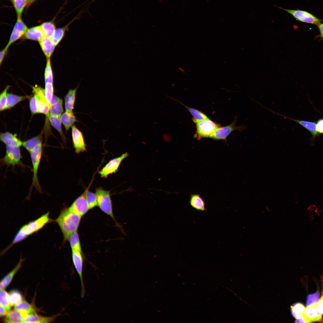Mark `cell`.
Instances as JSON below:
<instances>
[{"label":"cell","instance_id":"obj_49","mask_svg":"<svg viewBox=\"0 0 323 323\" xmlns=\"http://www.w3.org/2000/svg\"><path fill=\"white\" fill-rule=\"evenodd\" d=\"M7 49L5 47L0 52V64L1 65Z\"/></svg>","mask_w":323,"mask_h":323},{"label":"cell","instance_id":"obj_47","mask_svg":"<svg viewBox=\"0 0 323 323\" xmlns=\"http://www.w3.org/2000/svg\"><path fill=\"white\" fill-rule=\"evenodd\" d=\"M317 307L320 313L323 315V294L317 303Z\"/></svg>","mask_w":323,"mask_h":323},{"label":"cell","instance_id":"obj_28","mask_svg":"<svg viewBox=\"0 0 323 323\" xmlns=\"http://www.w3.org/2000/svg\"><path fill=\"white\" fill-rule=\"evenodd\" d=\"M168 97L180 103L182 105L185 106L188 110L193 116L192 118L193 121H201L205 119L209 118H208L204 113L201 112L194 108L190 107L183 104L182 103L176 100L173 98L167 96Z\"/></svg>","mask_w":323,"mask_h":323},{"label":"cell","instance_id":"obj_12","mask_svg":"<svg viewBox=\"0 0 323 323\" xmlns=\"http://www.w3.org/2000/svg\"><path fill=\"white\" fill-rule=\"evenodd\" d=\"M28 29L22 18H18L12 31L9 40L5 47L8 49L13 42L24 35Z\"/></svg>","mask_w":323,"mask_h":323},{"label":"cell","instance_id":"obj_37","mask_svg":"<svg viewBox=\"0 0 323 323\" xmlns=\"http://www.w3.org/2000/svg\"><path fill=\"white\" fill-rule=\"evenodd\" d=\"M88 190L86 194V198L89 210L98 206V204L96 194L88 191Z\"/></svg>","mask_w":323,"mask_h":323},{"label":"cell","instance_id":"obj_50","mask_svg":"<svg viewBox=\"0 0 323 323\" xmlns=\"http://www.w3.org/2000/svg\"><path fill=\"white\" fill-rule=\"evenodd\" d=\"M8 312L2 306L0 305V316L1 317L6 316Z\"/></svg>","mask_w":323,"mask_h":323},{"label":"cell","instance_id":"obj_38","mask_svg":"<svg viewBox=\"0 0 323 323\" xmlns=\"http://www.w3.org/2000/svg\"><path fill=\"white\" fill-rule=\"evenodd\" d=\"M0 304L7 311L10 310L11 306L9 301L8 293L4 289L0 290Z\"/></svg>","mask_w":323,"mask_h":323},{"label":"cell","instance_id":"obj_51","mask_svg":"<svg viewBox=\"0 0 323 323\" xmlns=\"http://www.w3.org/2000/svg\"><path fill=\"white\" fill-rule=\"evenodd\" d=\"M62 100V99L58 97L53 95L51 103V105L57 103Z\"/></svg>","mask_w":323,"mask_h":323},{"label":"cell","instance_id":"obj_19","mask_svg":"<svg viewBox=\"0 0 323 323\" xmlns=\"http://www.w3.org/2000/svg\"><path fill=\"white\" fill-rule=\"evenodd\" d=\"M39 42L47 60L50 59L55 47L51 39L45 36Z\"/></svg>","mask_w":323,"mask_h":323},{"label":"cell","instance_id":"obj_15","mask_svg":"<svg viewBox=\"0 0 323 323\" xmlns=\"http://www.w3.org/2000/svg\"><path fill=\"white\" fill-rule=\"evenodd\" d=\"M265 109L270 112H271L273 113L276 114L278 115L283 117L285 118H288L299 124L308 130L313 136H315L316 135H318L319 133L316 131V124L314 122L293 119L284 115L280 114L278 113L274 112L270 109L267 108L266 107Z\"/></svg>","mask_w":323,"mask_h":323},{"label":"cell","instance_id":"obj_6","mask_svg":"<svg viewBox=\"0 0 323 323\" xmlns=\"http://www.w3.org/2000/svg\"><path fill=\"white\" fill-rule=\"evenodd\" d=\"M237 118V116H236L231 124L224 127L221 126L217 128L209 138L215 140H224L226 141L227 137L234 131L237 130L241 132L246 129V126L244 124L240 126H236Z\"/></svg>","mask_w":323,"mask_h":323},{"label":"cell","instance_id":"obj_45","mask_svg":"<svg viewBox=\"0 0 323 323\" xmlns=\"http://www.w3.org/2000/svg\"><path fill=\"white\" fill-rule=\"evenodd\" d=\"M316 129L318 133H323V119H320L318 121L316 124Z\"/></svg>","mask_w":323,"mask_h":323},{"label":"cell","instance_id":"obj_41","mask_svg":"<svg viewBox=\"0 0 323 323\" xmlns=\"http://www.w3.org/2000/svg\"><path fill=\"white\" fill-rule=\"evenodd\" d=\"M45 94L47 100L51 105V103L53 96L54 89L53 84L45 83Z\"/></svg>","mask_w":323,"mask_h":323},{"label":"cell","instance_id":"obj_8","mask_svg":"<svg viewBox=\"0 0 323 323\" xmlns=\"http://www.w3.org/2000/svg\"><path fill=\"white\" fill-rule=\"evenodd\" d=\"M32 89L33 92L36 98L37 105L39 113L45 114L48 119L50 105L46 99L45 89L37 86L32 87Z\"/></svg>","mask_w":323,"mask_h":323},{"label":"cell","instance_id":"obj_10","mask_svg":"<svg viewBox=\"0 0 323 323\" xmlns=\"http://www.w3.org/2000/svg\"><path fill=\"white\" fill-rule=\"evenodd\" d=\"M128 156L127 153L109 161L99 172L100 177L106 178L110 174L115 173L122 161Z\"/></svg>","mask_w":323,"mask_h":323},{"label":"cell","instance_id":"obj_44","mask_svg":"<svg viewBox=\"0 0 323 323\" xmlns=\"http://www.w3.org/2000/svg\"><path fill=\"white\" fill-rule=\"evenodd\" d=\"M29 107L30 110L32 114L39 113L36 102V99L35 95L31 98L29 100Z\"/></svg>","mask_w":323,"mask_h":323},{"label":"cell","instance_id":"obj_25","mask_svg":"<svg viewBox=\"0 0 323 323\" xmlns=\"http://www.w3.org/2000/svg\"><path fill=\"white\" fill-rule=\"evenodd\" d=\"M24 317L22 314L14 309L8 311L4 321L6 323H24Z\"/></svg>","mask_w":323,"mask_h":323},{"label":"cell","instance_id":"obj_7","mask_svg":"<svg viewBox=\"0 0 323 323\" xmlns=\"http://www.w3.org/2000/svg\"><path fill=\"white\" fill-rule=\"evenodd\" d=\"M292 15L297 20L300 22L315 24L317 25L323 21L312 14L304 10L286 9L275 6Z\"/></svg>","mask_w":323,"mask_h":323},{"label":"cell","instance_id":"obj_31","mask_svg":"<svg viewBox=\"0 0 323 323\" xmlns=\"http://www.w3.org/2000/svg\"><path fill=\"white\" fill-rule=\"evenodd\" d=\"M40 26L45 36L51 39L56 29L54 22L50 21L44 22Z\"/></svg>","mask_w":323,"mask_h":323},{"label":"cell","instance_id":"obj_48","mask_svg":"<svg viewBox=\"0 0 323 323\" xmlns=\"http://www.w3.org/2000/svg\"><path fill=\"white\" fill-rule=\"evenodd\" d=\"M319 30L320 34L319 37L321 39H323V23H320L317 25Z\"/></svg>","mask_w":323,"mask_h":323},{"label":"cell","instance_id":"obj_39","mask_svg":"<svg viewBox=\"0 0 323 323\" xmlns=\"http://www.w3.org/2000/svg\"><path fill=\"white\" fill-rule=\"evenodd\" d=\"M9 301L11 306H15L22 300L20 293L16 290H12L9 293Z\"/></svg>","mask_w":323,"mask_h":323},{"label":"cell","instance_id":"obj_17","mask_svg":"<svg viewBox=\"0 0 323 323\" xmlns=\"http://www.w3.org/2000/svg\"><path fill=\"white\" fill-rule=\"evenodd\" d=\"M317 304V303L307 306L304 312L305 316L312 321H320L322 319V313L318 309Z\"/></svg>","mask_w":323,"mask_h":323},{"label":"cell","instance_id":"obj_40","mask_svg":"<svg viewBox=\"0 0 323 323\" xmlns=\"http://www.w3.org/2000/svg\"><path fill=\"white\" fill-rule=\"evenodd\" d=\"M45 83H53V75L50 59L47 60L45 72Z\"/></svg>","mask_w":323,"mask_h":323},{"label":"cell","instance_id":"obj_14","mask_svg":"<svg viewBox=\"0 0 323 323\" xmlns=\"http://www.w3.org/2000/svg\"><path fill=\"white\" fill-rule=\"evenodd\" d=\"M73 202L69 208L81 216L84 215L89 210L86 198V194L89 187Z\"/></svg>","mask_w":323,"mask_h":323},{"label":"cell","instance_id":"obj_29","mask_svg":"<svg viewBox=\"0 0 323 323\" xmlns=\"http://www.w3.org/2000/svg\"><path fill=\"white\" fill-rule=\"evenodd\" d=\"M28 98L26 96H20L7 93L5 110L9 109L22 100Z\"/></svg>","mask_w":323,"mask_h":323},{"label":"cell","instance_id":"obj_9","mask_svg":"<svg viewBox=\"0 0 323 323\" xmlns=\"http://www.w3.org/2000/svg\"><path fill=\"white\" fill-rule=\"evenodd\" d=\"M21 157L19 147L6 146V153L1 161L5 165L14 167L21 163Z\"/></svg>","mask_w":323,"mask_h":323},{"label":"cell","instance_id":"obj_42","mask_svg":"<svg viewBox=\"0 0 323 323\" xmlns=\"http://www.w3.org/2000/svg\"><path fill=\"white\" fill-rule=\"evenodd\" d=\"M10 86H7L1 93L0 95V111L5 110L7 100V91Z\"/></svg>","mask_w":323,"mask_h":323},{"label":"cell","instance_id":"obj_22","mask_svg":"<svg viewBox=\"0 0 323 323\" xmlns=\"http://www.w3.org/2000/svg\"><path fill=\"white\" fill-rule=\"evenodd\" d=\"M54 317H47L39 316L35 313H30L25 316L24 323H49L53 321Z\"/></svg>","mask_w":323,"mask_h":323},{"label":"cell","instance_id":"obj_27","mask_svg":"<svg viewBox=\"0 0 323 323\" xmlns=\"http://www.w3.org/2000/svg\"><path fill=\"white\" fill-rule=\"evenodd\" d=\"M77 17L74 18L71 21L65 26L56 29L51 40L54 45L56 46L61 41L65 36V32L69 25L77 19Z\"/></svg>","mask_w":323,"mask_h":323},{"label":"cell","instance_id":"obj_34","mask_svg":"<svg viewBox=\"0 0 323 323\" xmlns=\"http://www.w3.org/2000/svg\"><path fill=\"white\" fill-rule=\"evenodd\" d=\"M48 119L51 125L59 133L63 140L65 142L66 138L62 130L61 122L60 118L50 115L48 117Z\"/></svg>","mask_w":323,"mask_h":323},{"label":"cell","instance_id":"obj_18","mask_svg":"<svg viewBox=\"0 0 323 323\" xmlns=\"http://www.w3.org/2000/svg\"><path fill=\"white\" fill-rule=\"evenodd\" d=\"M79 86L78 84L73 89H70L65 97V111L73 113L77 91Z\"/></svg>","mask_w":323,"mask_h":323},{"label":"cell","instance_id":"obj_2","mask_svg":"<svg viewBox=\"0 0 323 323\" xmlns=\"http://www.w3.org/2000/svg\"><path fill=\"white\" fill-rule=\"evenodd\" d=\"M47 212L40 217L23 226L15 236L11 243L3 251L4 253L13 245L25 239L27 237L38 231L46 224L52 221Z\"/></svg>","mask_w":323,"mask_h":323},{"label":"cell","instance_id":"obj_26","mask_svg":"<svg viewBox=\"0 0 323 323\" xmlns=\"http://www.w3.org/2000/svg\"><path fill=\"white\" fill-rule=\"evenodd\" d=\"M14 309L20 312L24 318L28 314L35 312L33 306L24 300L14 306Z\"/></svg>","mask_w":323,"mask_h":323},{"label":"cell","instance_id":"obj_16","mask_svg":"<svg viewBox=\"0 0 323 323\" xmlns=\"http://www.w3.org/2000/svg\"><path fill=\"white\" fill-rule=\"evenodd\" d=\"M0 139L6 146L20 147L22 145V142L14 135L8 132L1 133Z\"/></svg>","mask_w":323,"mask_h":323},{"label":"cell","instance_id":"obj_46","mask_svg":"<svg viewBox=\"0 0 323 323\" xmlns=\"http://www.w3.org/2000/svg\"><path fill=\"white\" fill-rule=\"evenodd\" d=\"M312 321L309 320L305 315L304 313L298 318L296 319L295 322L297 323H310Z\"/></svg>","mask_w":323,"mask_h":323},{"label":"cell","instance_id":"obj_32","mask_svg":"<svg viewBox=\"0 0 323 323\" xmlns=\"http://www.w3.org/2000/svg\"><path fill=\"white\" fill-rule=\"evenodd\" d=\"M69 241L72 250L82 252V248L77 231L73 233L69 237Z\"/></svg>","mask_w":323,"mask_h":323},{"label":"cell","instance_id":"obj_36","mask_svg":"<svg viewBox=\"0 0 323 323\" xmlns=\"http://www.w3.org/2000/svg\"><path fill=\"white\" fill-rule=\"evenodd\" d=\"M63 112V100L50 105L49 111L50 115L60 118Z\"/></svg>","mask_w":323,"mask_h":323},{"label":"cell","instance_id":"obj_3","mask_svg":"<svg viewBox=\"0 0 323 323\" xmlns=\"http://www.w3.org/2000/svg\"><path fill=\"white\" fill-rule=\"evenodd\" d=\"M196 130L194 138L198 140L204 138H209L215 130L221 127V125L215 122L209 118L194 122Z\"/></svg>","mask_w":323,"mask_h":323},{"label":"cell","instance_id":"obj_30","mask_svg":"<svg viewBox=\"0 0 323 323\" xmlns=\"http://www.w3.org/2000/svg\"><path fill=\"white\" fill-rule=\"evenodd\" d=\"M41 135L40 134L25 141L22 142V146L30 153L41 141Z\"/></svg>","mask_w":323,"mask_h":323},{"label":"cell","instance_id":"obj_43","mask_svg":"<svg viewBox=\"0 0 323 323\" xmlns=\"http://www.w3.org/2000/svg\"><path fill=\"white\" fill-rule=\"evenodd\" d=\"M319 293L318 292L309 295L307 301V306L318 303L319 300Z\"/></svg>","mask_w":323,"mask_h":323},{"label":"cell","instance_id":"obj_1","mask_svg":"<svg viewBox=\"0 0 323 323\" xmlns=\"http://www.w3.org/2000/svg\"><path fill=\"white\" fill-rule=\"evenodd\" d=\"M81 216L72 211L69 207L63 208L55 220L63 234L64 241L68 240L70 236L77 231Z\"/></svg>","mask_w":323,"mask_h":323},{"label":"cell","instance_id":"obj_24","mask_svg":"<svg viewBox=\"0 0 323 323\" xmlns=\"http://www.w3.org/2000/svg\"><path fill=\"white\" fill-rule=\"evenodd\" d=\"M60 119L61 123L65 128L66 132L73 125L75 122L77 121L76 117L73 113L66 111L62 114Z\"/></svg>","mask_w":323,"mask_h":323},{"label":"cell","instance_id":"obj_4","mask_svg":"<svg viewBox=\"0 0 323 323\" xmlns=\"http://www.w3.org/2000/svg\"><path fill=\"white\" fill-rule=\"evenodd\" d=\"M33 168V177L31 188L34 187L39 192H42L38 177V169L42 154V144L41 142L30 153Z\"/></svg>","mask_w":323,"mask_h":323},{"label":"cell","instance_id":"obj_23","mask_svg":"<svg viewBox=\"0 0 323 323\" xmlns=\"http://www.w3.org/2000/svg\"><path fill=\"white\" fill-rule=\"evenodd\" d=\"M190 203L191 206L196 210L202 211L206 210L204 201L199 194H191Z\"/></svg>","mask_w":323,"mask_h":323},{"label":"cell","instance_id":"obj_35","mask_svg":"<svg viewBox=\"0 0 323 323\" xmlns=\"http://www.w3.org/2000/svg\"><path fill=\"white\" fill-rule=\"evenodd\" d=\"M305 309L304 306L301 303H297L294 304L291 306L292 314L297 319L304 313Z\"/></svg>","mask_w":323,"mask_h":323},{"label":"cell","instance_id":"obj_33","mask_svg":"<svg viewBox=\"0 0 323 323\" xmlns=\"http://www.w3.org/2000/svg\"><path fill=\"white\" fill-rule=\"evenodd\" d=\"M16 11L17 18H22L23 11L27 7L28 0H10Z\"/></svg>","mask_w":323,"mask_h":323},{"label":"cell","instance_id":"obj_52","mask_svg":"<svg viewBox=\"0 0 323 323\" xmlns=\"http://www.w3.org/2000/svg\"><path fill=\"white\" fill-rule=\"evenodd\" d=\"M36 0H28L27 7H28Z\"/></svg>","mask_w":323,"mask_h":323},{"label":"cell","instance_id":"obj_20","mask_svg":"<svg viewBox=\"0 0 323 323\" xmlns=\"http://www.w3.org/2000/svg\"><path fill=\"white\" fill-rule=\"evenodd\" d=\"M24 36L26 39L39 42L45 36L40 25L28 29Z\"/></svg>","mask_w":323,"mask_h":323},{"label":"cell","instance_id":"obj_11","mask_svg":"<svg viewBox=\"0 0 323 323\" xmlns=\"http://www.w3.org/2000/svg\"><path fill=\"white\" fill-rule=\"evenodd\" d=\"M72 258L74 267L80 280L81 287V296L83 297L85 295V289L83 276V258L82 252L72 250Z\"/></svg>","mask_w":323,"mask_h":323},{"label":"cell","instance_id":"obj_13","mask_svg":"<svg viewBox=\"0 0 323 323\" xmlns=\"http://www.w3.org/2000/svg\"><path fill=\"white\" fill-rule=\"evenodd\" d=\"M71 128L72 142L75 153L78 154L86 151V145L82 132L75 125Z\"/></svg>","mask_w":323,"mask_h":323},{"label":"cell","instance_id":"obj_21","mask_svg":"<svg viewBox=\"0 0 323 323\" xmlns=\"http://www.w3.org/2000/svg\"><path fill=\"white\" fill-rule=\"evenodd\" d=\"M23 260L21 258L17 265L2 280L0 284V290L4 289L9 284L14 275L22 267Z\"/></svg>","mask_w":323,"mask_h":323},{"label":"cell","instance_id":"obj_5","mask_svg":"<svg viewBox=\"0 0 323 323\" xmlns=\"http://www.w3.org/2000/svg\"><path fill=\"white\" fill-rule=\"evenodd\" d=\"M110 193L101 187L95 190L98 206L103 212L115 220Z\"/></svg>","mask_w":323,"mask_h":323}]
</instances>
